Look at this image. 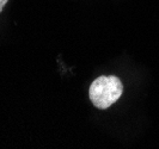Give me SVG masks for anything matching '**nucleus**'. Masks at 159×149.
I'll return each instance as SVG.
<instances>
[{"label": "nucleus", "instance_id": "f257e3e1", "mask_svg": "<svg viewBox=\"0 0 159 149\" xmlns=\"http://www.w3.org/2000/svg\"><path fill=\"white\" fill-rule=\"evenodd\" d=\"M123 93V85L115 75H102L93 80L89 90V97L97 109L105 110L119 100Z\"/></svg>", "mask_w": 159, "mask_h": 149}, {"label": "nucleus", "instance_id": "f03ea898", "mask_svg": "<svg viewBox=\"0 0 159 149\" xmlns=\"http://www.w3.org/2000/svg\"><path fill=\"white\" fill-rule=\"evenodd\" d=\"M8 0H0V12L4 10V7H5V5L7 4Z\"/></svg>", "mask_w": 159, "mask_h": 149}]
</instances>
